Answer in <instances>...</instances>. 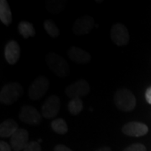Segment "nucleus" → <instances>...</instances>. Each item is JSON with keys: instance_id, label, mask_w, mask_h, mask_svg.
I'll return each mask as SVG.
<instances>
[{"instance_id": "5", "label": "nucleus", "mask_w": 151, "mask_h": 151, "mask_svg": "<svg viewBox=\"0 0 151 151\" xmlns=\"http://www.w3.org/2000/svg\"><path fill=\"white\" fill-rule=\"evenodd\" d=\"M110 36L113 42L117 46H125L129 42V34L127 27L121 24L117 23L111 28Z\"/></svg>"}, {"instance_id": "26", "label": "nucleus", "mask_w": 151, "mask_h": 151, "mask_svg": "<svg viewBox=\"0 0 151 151\" xmlns=\"http://www.w3.org/2000/svg\"><path fill=\"white\" fill-rule=\"evenodd\" d=\"M95 151H111V149L108 146H104V147H101V148L97 149Z\"/></svg>"}, {"instance_id": "21", "label": "nucleus", "mask_w": 151, "mask_h": 151, "mask_svg": "<svg viewBox=\"0 0 151 151\" xmlns=\"http://www.w3.org/2000/svg\"><path fill=\"white\" fill-rule=\"evenodd\" d=\"M123 151H146V147L140 143H136L128 146Z\"/></svg>"}, {"instance_id": "4", "label": "nucleus", "mask_w": 151, "mask_h": 151, "mask_svg": "<svg viewBox=\"0 0 151 151\" xmlns=\"http://www.w3.org/2000/svg\"><path fill=\"white\" fill-rule=\"evenodd\" d=\"M50 87L49 80L45 76H39L31 83L28 90V96L31 100H39L43 97Z\"/></svg>"}, {"instance_id": "6", "label": "nucleus", "mask_w": 151, "mask_h": 151, "mask_svg": "<svg viewBox=\"0 0 151 151\" xmlns=\"http://www.w3.org/2000/svg\"><path fill=\"white\" fill-rule=\"evenodd\" d=\"M42 114L30 105H24L19 114L22 122L29 125H39L42 121Z\"/></svg>"}, {"instance_id": "22", "label": "nucleus", "mask_w": 151, "mask_h": 151, "mask_svg": "<svg viewBox=\"0 0 151 151\" xmlns=\"http://www.w3.org/2000/svg\"><path fill=\"white\" fill-rule=\"evenodd\" d=\"M23 151H41V147L38 142L32 141L28 144Z\"/></svg>"}, {"instance_id": "20", "label": "nucleus", "mask_w": 151, "mask_h": 151, "mask_svg": "<svg viewBox=\"0 0 151 151\" xmlns=\"http://www.w3.org/2000/svg\"><path fill=\"white\" fill-rule=\"evenodd\" d=\"M65 4L62 1H55V0H50L48 1L46 4V8L49 12L52 14H59L60 12L63 10Z\"/></svg>"}, {"instance_id": "24", "label": "nucleus", "mask_w": 151, "mask_h": 151, "mask_svg": "<svg viewBox=\"0 0 151 151\" xmlns=\"http://www.w3.org/2000/svg\"><path fill=\"white\" fill-rule=\"evenodd\" d=\"M54 151H72L68 147H66L64 145H57L55 147Z\"/></svg>"}, {"instance_id": "10", "label": "nucleus", "mask_w": 151, "mask_h": 151, "mask_svg": "<svg viewBox=\"0 0 151 151\" xmlns=\"http://www.w3.org/2000/svg\"><path fill=\"white\" fill-rule=\"evenodd\" d=\"M124 134L131 137H141L149 132V128L146 124L139 122H129L124 124L122 128Z\"/></svg>"}, {"instance_id": "3", "label": "nucleus", "mask_w": 151, "mask_h": 151, "mask_svg": "<svg viewBox=\"0 0 151 151\" xmlns=\"http://www.w3.org/2000/svg\"><path fill=\"white\" fill-rule=\"evenodd\" d=\"M45 61L49 68L55 75L59 77H65L69 73V65L67 61L60 55L51 52L46 55Z\"/></svg>"}, {"instance_id": "18", "label": "nucleus", "mask_w": 151, "mask_h": 151, "mask_svg": "<svg viewBox=\"0 0 151 151\" xmlns=\"http://www.w3.org/2000/svg\"><path fill=\"white\" fill-rule=\"evenodd\" d=\"M67 107L72 115H78L83 109V102L81 98H72L68 103Z\"/></svg>"}, {"instance_id": "11", "label": "nucleus", "mask_w": 151, "mask_h": 151, "mask_svg": "<svg viewBox=\"0 0 151 151\" xmlns=\"http://www.w3.org/2000/svg\"><path fill=\"white\" fill-rule=\"evenodd\" d=\"M29 140V133L26 129H19L10 138V146L14 151L24 150Z\"/></svg>"}, {"instance_id": "1", "label": "nucleus", "mask_w": 151, "mask_h": 151, "mask_svg": "<svg viewBox=\"0 0 151 151\" xmlns=\"http://www.w3.org/2000/svg\"><path fill=\"white\" fill-rule=\"evenodd\" d=\"M113 101L115 106L124 112L133 111L137 103L134 94L127 88L117 90L113 97Z\"/></svg>"}, {"instance_id": "8", "label": "nucleus", "mask_w": 151, "mask_h": 151, "mask_svg": "<svg viewBox=\"0 0 151 151\" xmlns=\"http://www.w3.org/2000/svg\"><path fill=\"white\" fill-rule=\"evenodd\" d=\"M90 92V85L86 81L81 79L79 81H75L74 83L70 84L66 86L65 92L67 97L72 98H81L86 96Z\"/></svg>"}, {"instance_id": "19", "label": "nucleus", "mask_w": 151, "mask_h": 151, "mask_svg": "<svg viewBox=\"0 0 151 151\" xmlns=\"http://www.w3.org/2000/svg\"><path fill=\"white\" fill-rule=\"evenodd\" d=\"M44 28L45 29L46 33L48 34L50 37L56 38L59 36L60 30L59 28L55 24V23L50 19H47L44 22Z\"/></svg>"}, {"instance_id": "15", "label": "nucleus", "mask_w": 151, "mask_h": 151, "mask_svg": "<svg viewBox=\"0 0 151 151\" xmlns=\"http://www.w3.org/2000/svg\"><path fill=\"white\" fill-rule=\"evenodd\" d=\"M0 20L5 26L10 25L12 23V13L6 0L0 1Z\"/></svg>"}, {"instance_id": "14", "label": "nucleus", "mask_w": 151, "mask_h": 151, "mask_svg": "<svg viewBox=\"0 0 151 151\" xmlns=\"http://www.w3.org/2000/svg\"><path fill=\"white\" fill-rule=\"evenodd\" d=\"M18 129L19 125L14 119H6L0 124V136L2 138H11Z\"/></svg>"}, {"instance_id": "7", "label": "nucleus", "mask_w": 151, "mask_h": 151, "mask_svg": "<svg viewBox=\"0 0 151 151\" xmlns=\"http://www.w3.org/2000/svg\"><path fill=\"white\" fill-rule=\"evenodd\" d=\"M60 100L56 95H51L45 101L41 107V114L47 119H53L60 113Z\"/></svg>"}, {"instance_id": "23", "label": "nucleus", "mask_w": 151, "mask_h": 151, "mask_svg": "<svg viewBox=\"0 0 151 151\" xmlns=\"http://www.w3.org/2000/svg\"><path fill=\"white\" fill-rule=\"evenodd\" d=\"M0 151H11V146L4 141L0 142Z\"/></svg>"}, {"instance_id": "25", "label": "nucleus", "mask_w": 151, "mask_h": 151, "mask_svg": "<svg viewBox=\"0 0 151 151\" xmlns=\"http://www.w3.org/2000/svg\"><path fill=\"white\" fill-rule=\"evenodd\" d=\"M145 99L147 103L149 104H151V86L147 88L145 92Z\"/></svg>"}, {"instance_id": "16", "label": "nucleus", "mask_w": 151, "mask_h": 151, "mask_svg": "<svg viewBox=\"0 0 151 151\" xmlns=\"http://www.w3.org/2000/svg\"><path fill=\"white\" fill-rule=\"evenodd\" d=\"M19 33L25 39L32 37L35 35V29L31 23L27 21H21L19 23L18 25Z\"/></svg>"}, {"instance_id": "2", "label": "nucleus", "mask_w": 151, "mask_h": 151, "mask_svg": "<svg viewBox=\"0 0 151 151\" xmlns=\"http://www.w3.org/2000/svg\"><path fill=\"white\" fill-rule=\"evenodd\" d=\"M24 92L22 86L18 82H9L2 87L0 92V102L10 105L17 102Z\"/></svg>"}, {"instance_id": "9", "label": "nucleus", "mask_w": 151, "mask_h": 151, "mask_svg": "<svg viewBox=\"0 0 151 151\" xmlns=\"http://www.w3.org/2000/svg\"><path fill=\"white\" fill-rule=\"evenodd\" d=\"M95 25V21L92 16L84 15L78 18L73 24L72 31L76 35H84L91 32Z\"/></svg>"}, {"instance_id": "12", "label": "nucleus", "mask_w": 151, "mask_h": 151, "mask_svg": "<svg viewBox=\"0 0 151 151\" xmlns=\"http://www.w3.org/2000/svg\"><path fill=\"white\" fill-rule=\"evenodd\" d=\"M4 56L9 64L14 65L20 56V47L15 40H10L6 44L4 49Z\"/></svg>"}, {"instance_id": "13", "label": "nucleus", "mask_w": 151, "mask_h": 151, "mask_svg": "<svg viewBox=\"0 0 151 151\" xmlns=\"http://www.w3.org/2000/svg\"><path fill=\"white\" fill-rule=\"evenodd\" d=\"M67 55L72 61L77 64H86L91 60V55L87 51L76 46L70 47L67 51Z\"/></svg>"}, {"instance_id": "17", "label": "nucleus", "mask_w": 151, "mask_h": 151, "mask_svg": "<svg viewBox=\"0 0 151 151\" xmlns=\"http://www.w3.org/2000/svg\"><path fill=\"white\" fill-rule=\"evenodd\" d=\"M50 126H51V129L58 134H65L68 132V125L64 119H54L51 122Z\"/></svg>"}]
</instances>
